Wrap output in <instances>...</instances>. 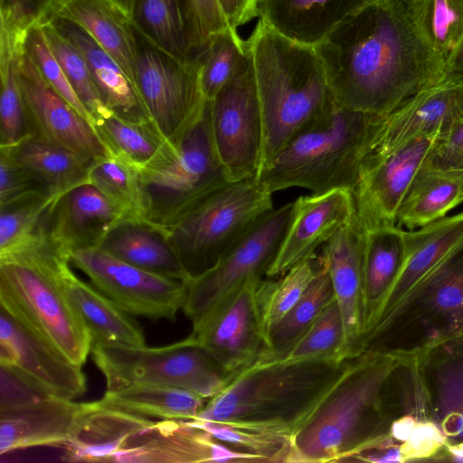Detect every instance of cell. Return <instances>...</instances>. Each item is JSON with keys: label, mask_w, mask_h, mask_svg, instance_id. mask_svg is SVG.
<instances>
[{"label": "cell", "mask_w": 463, "mask_h": 463, "mask_svg": "<svg viewBox=\"0 0 463 463\" xmlns=\"http://www.w3.org/2000/svg\"><path fill=\"white\" fill-rule=\"evenodd\" d=\"M99 247L143 269L189 282L165 232L144 220L121 222L110 231Z\"/></svg>", "instance_id": "obj_32"}, {"label": "cell", "mask_w": 463, "mask_h": 463, "mask_svg": "<svg viewBox=\"0 0 463 463\" xmlns=\"http://www.w3.org/2000/svg\"><path fill=\"white\" fill-rule=\"evenodd\" d=\"M378 0H256L255 14L299 43L316 46L340 23Z\"/></svg>", "instance_id": "obj_27"}, {"label": "cell", "mask_w": 463, "mask_h": 463, "mask_svg": "<svg viewBox=\"0 0 463 463\" xmlns=\"http://www.w3.org/2000/svg\"><path fill=\"white\" fill-rule=\"evenodd\" d=\"M364 231L355 216L322 246L319 254L328 270L339 307L348 358L355 356L364 333L363 257Z\"/></svg>", "instance_id": "obj_23"}, {"label": "cell", "mask_w": 463, "mask_h": 463, "mask_svg": "<svg viewBox=\"0 0 463 463\" xmlns=\"http://www.w3.org/2000/svg\"><path fill=\"white\" fill-rule=\"evenodd\" d=\"M263 279L247 282L219 304L192 335L233 379L265 354L260 286Z\"/></svg>", "instance_id": "obj_16"}, {"label": "cell", "mask_w": 463, "mask_h": 463, "mask_svg": "<svg viewBox=\"0 0 463 463\" xmlns=\"http://www.w3.org/2000/svg\"><path fill=\"white\" fill-rule=\"evenodd\" d=\"M230 28L237 30L255 14L256 0H216Z\"/></svg>", "instance_id": "obj_55"}, {"label": "cell", "mask_w": 463, "mask_h": 463, "mask_svg": "<svg viewBox=\"0 0 463 463\" xmlns=\"http://www.w3.org/2000/svg\"><path fill=\"white\" fill-rule=\"evenodd\" d=\"M322 260L319 254L298 263L278 279H263L260 286V307L267 342L272 329L301 298L317 276ZM267 351V350H266Z\"/></svg>", "instance_id": "obj_42"}, {"label": "cell", "mask_w": 463, "mask_h": 463, "mask_svg": "<svg viewBox=\"0 0 463 463\" xmlns=\"http://www.w3.org/2000/svg\"><path fill=\"white\" fill-rule=\"evenodd\" d=\"M438 137H419L388 152H362L352 194L364 232L396 225L401 204Z\"/></svg>", "instance_id": "obj_15"}, {"label": "cell", "mask_w": 463, "mask_h": 463, "mask_svg": "<svg viewBox=\"0 0 463 463\" xmlns=\"http://www.w3.org/2000/svg\"><path fill=\"white\" fill-rule=\"evenodd\" d=\"M461 118L463 82H440L377 116L363 151L388 152L419 137L439 136Z\"/></svg>", "instance_id": "obj_20"}, {"label": "cell", "mask_w": 463, "mask_h": 463, "mask_svg": "<svg viewBox=\"0 0 463 463\" xmlns=\"http://www.w3.org/2000/svg\"><path fill=\"white\" fill-rule=\"evenodd\" d=\"M293 202L263 214L217 261L188 282L183 310L193 328L244 284L263 279L286 233Z\"/></svg>", "instance_id": "obj_11"}, {"label": "cell", "mask_w": 463, "mask_h": 463, "mask_svg": "<svg viewBox=\"0 0 463 463\" xmlns=\"http://www.w3.org/2000/svg\"><path fill=\"white\" fill-rule=\"evenodd\" d=\"M411 5L422 34L446 65L463 40V0H411Z\"/></svg>", "instance_id": "obj_45"}, {"label": "cell", "mask_w": 463, "mask_h": 463, "mask_svg": "<svg viewBox=\"0 0 463 463\" xmlns=\"http://www.w3.org/2000/svg\"><path fill=\"white\" fill-rule=\"evenodd\" d=\"M272 209V194L250 176L216 191L163 232L190 281L213 268Z\"/></svg>", "instance_id": "obj_9"}, {"label": "cell", "mask_w": 463, "mask_h": 463, "mask_svg": "<svg viewBox=\"0 0 463 463\" xmlns=\"http://www.w3.org/2000/svg\"><path fill=\"white\" fill-rule=\"evenodd\" d=\"M132 25L165 54L181 61L197 60L185 0H136Z\"/></svg>", "instance_id": "obj_34"}, {"label": "cell", "mask_w": 463, "mask_h": 463, "mask_svg": "<svg viewBox=\"0 0 463 463\" xmlns=\"http://www.w3.org/2000/svg\"><path fill=\"white\" fill-rule=\"evenodd\" d=\"M152 420L149 418L83 402L68 440L62 446L67 462H111L126 440Z\"/></svg>", "instance_id": "obj_28"}, {"label": "cell", "mask_w": 463, "mask_h": 463, "mask_svg": "<svg viewBox=\"0 0 463 463\" xmlns=\"http://www.w3.org/2000/svg\"><path fill=\"white\" fill-rule=\"evenodd\" d=\"M420 169L463 173V118L436 138Z\"/></svg>", "instance_id": "obj_52"}, {"label": "cell", "mask_w": 463, "mask_h": 463, "mask_svg": "<svg viewBox=\"0 0 463 463\" xmlns=\"http://www.w3.org/2000/svg\"><path fill=\"white\" fill-rule=\"evenodd\" d=\"M189 11L194 48L199 57L210 39L229 28L216 0H185Z\"/></svg>", "instance_id": "obj_54"}, {"label": "cell", "mask_w": 463, "mask_h": 463, "mask_svg": "<svg viewBox=\"0 0 463 463\" xmlns=\"http://www.w3.org/2000/svg\"><path fill=\"white\" fill-rule=\"evenodd\" d=\"M247 43L263 123L261 169L335 99L315 46L292 41L260 20Z\"/></svg>", "instance_id": "obj_3"}, {"label": "cell", "mask_w": 463, "mask_h": 463, "mask_svg": "<svg viewBox=\"0 0 463 463\" xmlns=\"http://www.w3.org/2000/svg\"><path fill=\"white\" fill-rule=\"evenodd\" d=\"M115 7H117L125 16L132 23L136 0H107Z\"/></svg>", "instance_id": "obj_57"}, {"label": "cell", "mask_w": 463, "mask_h": 463, "mask_svg": "<svg viewBox=\"0 0 463 463\" xmlns=\"http://www.w3.org/2000/svg\"><path fill=\"white\" fill-rule=\"evenodd\" d=\"M52 395L15 368L0 364V410L27 406Z\"/></svg>", "instance_id": "obj_53"}, {"label": "cell", "mask_w": 463, "mask_h": 463, "mask_svg": "<svg viewBox=\"0 0 463 463\" xmlns=\"http://www.w3.org/2000/svg\"><path fill=\"white\" fill-rule=\"evenodd\" d=\"M405 239L406 254L402 269L370 326L397 305L443 258L463 243V212L432 222L418 231L405 232Z\"/></svg>", "instance_id": "obj_30"}, {"label": "cell", "mask_w": 463, "mask_h": 463, "mask_svg": "<svg viewBox=\"0 0 463 463\" xmlns=\"http://www.w3.org/2000/svg\"><path fill=\"white\" fill-rule=\"evenodd\" d=\"M83 402L49 396L33 404L0 410V454L39 446L62 447Z\"/></svg>", "instance_id": "obj_25"}, {"label": "cell", "mask_w": 463, "mask_h": 463, "mask_svg": "<svg viewBox=\"0 0 463 463\" xmlns=\"http://www.w3.org/2000/svg\"><path fill=\"white\" fill-rule=\"evenodd\" d=\"M345 335L335 298L322 311L299 339L277 360H345Z\"/></svg>", "instance_id": "obj_46"}, {"label": "cell", "mask_w": 463, "mask_h": 463, "mask_svg": "<svg viewBox=\"0 0 463 463\" xmlns=\"http://www.w3.org/2000/svg\"><path fill=\"white\" fill-rule=\"evenodd\" d=\"M59 197L42 195L0 206V255L49 235L52 212Z\"/></svg>", "instance_id": "obj_43"}, {"label": "cell", "mask_w": 463, "mask_h": 463, "mask_svg": "<svg viewBox=\"0 0 463 463\" xmlns=\"http://www.w3.org/2000/svg\"><path fill=\"white\" fill-rule=\"evenodd\" d=\"M218 441L258 457L261 462L288 463L290 437L231 422L190 420Z\"/></svg>", "instance_id": "obj_48"}, {"label": "cell", "mask_w": 463, "mask_h": 463, "mask_svg": "<svg viewBox=\"0 0 463 463\" xmlns=\"http://www.w3.org/2000/svg\"><path fill=\"white\" fill-rule=\"evenodd\" d=\"M92 125L109 151L137 169L154 164L172 146L150 119L128 120L108 109L94 117Z\"/></svg>", "instance_id": "obj_38"}, {"label": "cell", "mask_w": 463, "mask_h": 463, "mask_svg": "<svg viewBox=\"0 0 463 463\" xmlns=\"http://www.w3.org/2000/svg\"><path fill=\"white\" fill-rule=\"evenodd\" d=\"M334 299L331 279L322 260L317 276L301 298L269 333L267 351L258 362L282 357Z\"/></svg>", "instance_id": "obj_39"}, {"label": "cell", "mask_w": 463, "mask_h": 463, "mask_svg": "<svg viewBox=\"0 0 463 463\" xmlns=\"http://www.w3.org/2000/svg\"><path fill=\"white\" fill-rule=\"evenodd\" d=\"M441 82H463V40L446 63Z\"/></svg>", "instance_id": "obj_56"}, {"label": "cell", "mask_w": 463, "mask_h": 463, "mask_svg": "<svg viewBox=\"0 0 463 463\" xmlns=\"http://www.w3.org/2000/svg\"><path fill=\"white\" fill-rule=\"evenodd\" d=\"M121 463L261 462L218 441L190 420H152L132 434L111 458Z\"/></svg>", "instance_id": "obj_18"}, {"label": "cell", "mask_w": 463, "mask_h": 463, "mask_svg": "<svg viewBox=\"0 0 463 463\" xmlns=\"http://www.w3.org/2000/svg\"><path fill=\"white\" fill-rule=\"evenodd\" d=\"M70 261L99 290L131 315L174 321L186 300L188 283L123 261L100 247L76 249Z\"/></svg>", "instance_id": "obj_12"}, {"label": "cell", "mask_w": 463, "mask_h": 463, "mask_svg": "<svg viewBox=\"0 0 463 463\" xmlns=\"http://www.w3.org/2000/svg\"><path fill=\"white\" fill-rule=\"evenodd\" d=\"M463 335V243L425 274L360 340L356 354L417 361L445 341Z\"/></svg>", "instance_id": "obj_6"}, {"label": "cell", "mask_w": 463, "mask_h": 463, "mask_svg": "<svg viewBox=\"0 0 463 463\" xmlns=\"http://www.w3.org/2000/svg\"><path fill=\"white\" fill-rule=\"evenodd\" d=\"M405 254V232L397 225L364 232L363 257L364 327L363 335L372 324L385 296L397 278Z\"/></svg>", "instance_id": "obj_33"}, {"label": "cell", "mask_w": 463, "mask_h": 463, "mask_svg": "<svg viewBox=\"0 0 463 463\" xmlns=\"http://www.w3.org/2000/svg\"><path fill=\"white\" fill-rule=\"evenodd\" d=\"M346 361L257 362L208 400L194 420L237 423L290 437L339 377Z\"/></svg>", "instance_id": "obj_4"}, {"label": "cell", "mask_w": 463, "mask_h": 463, "mask_svg": "<svg viewBox=\"0 0 463 463\" xmlns=\"http://www.w3.org/2000/svg\"><path fill=\"white\" fill-rule=\"evenodd\" d=\"M335 101L386 115L441 82L444 62L422 34L411 0H378L315 46Z\"/></svg>", "instance_id": "obj_1"}, {"label": "cell", "mask_w": 463, "mask_h": 463, "mask_svg": "<svg viewBox=\"0 0 463 463\" xmlns=\"http://www.w3.org/2000/svg\"><path fill=\"white\" fill-rule=\"evenodd\" d=\"M48 194H54L41 177L19 165L8 150L0 148V206Z\"/></svg>", "instance_id": "obj_50"}, {"label": "cell", "mask_w": 463, "mask_h": 463, "mask_svg": "<svg viewBox=\"0 0 463 463\" xmlns=\"http://www.w3.org/2000/svg\"><path fill=\"white\" fill-rule=\"evenodd\" d=\"M377 116L335 101L260 169L259 182L271 194L291 187L307 189L311 194L335 189L353 192L362 151Z\"/></svg>", "instance_id": "obj_7"}, {"label": "cell", "mask_w": 463, "mask_h": 463, "mask_svg": "<svg viewBox=\"0 0 463 463\" xmlns=\"http://www.w3.org/2000/svg\"><path fill=\"white\" fill-rule=\"evenodd\" d=\"M48 44L76 94L92 118L109 109L94 81L80 52L57 29L47 17L41 24Z\"/></svg>", "instance_id": "obj_47"}, {"label": "cell", "mask_w": 463, "mask_h": 463, "mask_svg": "<svg viewBox=\"0 0 463 463\" xmlns=\"http://www.w3.org/2000/svg\"><path fill=\"white\" fill-rule=\"evenodd\" d=\"M398 358L363 354L345 366L290 436L288 463L351 462L392 447L383 391Z\"/></svg>", "instance_id": "obj_2"}, {"label": "cell", "mask_w": 463, "mask_h": 463, "mask_svg": "<svg viewBox=\"0 0 463 463\" xmlns=\"http://www.w3.org/2000/svg\"><path fill=\"white\" fill-rule=\"evenodd\" d=\"M198 60L202 92L210 101L248 65L250 52L247 41L229 27L210 39Z\"/></svg>", "instance_id": "obj_41"}, {"label": "cell", "mask_w": 463, "mask_h": 463, "mask_svg": "<svg viewBox=\"0 0 463 463\" xmlns=\"http://www.w3.org/2000/svg\"><path fill=\"white\" fill-rule=\"evenodd\" d=\"M354 218V197L348 189L297 198L288 229L266 277H279L315 256L319 247Z\"/></svg>", "instance_id": "obj_21"}, {"label": "cell", "mask_w": 463, "mask_h": 463, "mask_svg": "<svg viewBox=\"0 0 463 463\" xmlns=\"http://www.w3.org/2000/svg\"><path fill=\"white\" fill-rule=\"evenodd\" d=\"M148 46L139 52L138 94L150 120L174 143L197 121L207 103L200 84V62L177 61Z\"/></svg>", "instance_id": "obj_14"}, {"label": "cell", "mask_w": 463, "mask_h": 463, "mask_svg": "<svg viewBox=\"0 0 463 463\" xmlns=\"http://www.w3.org/2000/svg\"><path fill=\"white\" fill-rule=\"evenodd\" d=\"M208 400L175 387L134 383L117 391H106L95 402L104 408L161 420H192Z\"/></svg>", "instance_id": "obj_35"}, {"label": "cell", "mask_w": 463, "mask_h": 463, "mask_svg": "<svg viewBox=\"0 0 463 463\" xmlns=\"http://www.w3.org/2000/svg\"><path fill=\"white\" fill-rule=\"evenodd\" d=\"M216 153L232 182L258 176L262 163L263 123L252 58L209 101Z\"/></svg>", "instance_id": "obj_13"}, {"label": "cell", "mask_w": 463, "mask_h": 463, "mask_svg": "<svg viewBox=\"0 0 463 463\" xmlns=\"http://www.w3.org/2000/svg\"><path fill=\"white\" fill-rule=\"evenodd\" d=\"M50 18L84 57L107 107L125 119H150L130 80L114 59L80 26Z\"/></svg>", "instance_id": "obj_31"}, {"label": "cell", "mask_w": 463, "mask_h": 463, "mask_svg": "<svg viewBox=\"0 0 463 463\" xmlns=\"http://www.w3.org/2000/svg\"><path fill=\"white\" fill-rule=\"evenodd\" d=\"M89 179L130 218L144 220L138 169L131 163L109 151L91 162Z\"/></svg>", "instance_id": "obj_44"}, {"label": "cell", "mask_w": 463, "mask_h": 463, "mask_svg": "<svg viewBox=\"0 0 463 463\" xmlns=\"http://www.w3.org/2000/svg\"><path fill=\"white\" fill-rule=\"evenodd\" d=\"M68 259L49 235L0 255V307L81 366L92 340L58 278Z\"/></svg>", "instance_id": "obj_5"}, {"label": "cell", "mask_w": 463, "mask_h": 463, "mask_svg": "<svg viewBox=\"0 0 463 463\" xmlns=\"http://www.w3.org/2000/svg\"><path fill=\"white\" fill-rule=\"evenodd\" d=\"M417 364L431 420L445 439L440 461L463 462V335L433 346Z\"/></svg>", "instance_id": "obj_22"}, {"label": "cell", "mask_w": 463, "mask_h": 463, "mask_svg": "<svg viewBox=\"0 0 463 463\" xmlns=\"http://www.w3.org/2000/svg\"><path fill=\"white\" fill-rule=\"evenodd\" d=\"M48 17L82 28L119 65L138 94L140 48L131 21L117 7L107 0H56Z\"/></svg>", "instance_id": "obj_26"}, {"label": "cell", "mask_w": 463, "mask_h": 463, "mask_svg": "<svg viewBox=\"0 0 463 463\" xmlns=\"http://www.w3.org/2000/svg\"><path fill=\"white\" fill-rule=\"evenodd\" d=\"M25 44L0 31V147H13L33 137L16 69L17 52Z\"/></svg>", "instance_id": "obj_40"}, {"label": "cell", "mask_w": 463, "mask_h": 463, "mask_svg": "<svg viewBox=\"0 0 463 463\" xmlns=\"http://www.w3.org/2000/svg\"><path fill=\"white\" fill-rule=\"evenodd\" d=\"M0 364L15 368L52 395L73 400L87 389L81 366L0 307Z\"/></svg>", "instance_id": "obj_19"}, {"label": "cell", "mask_w": 463, "mask_h": 463, "mask_svg": "<svg viewBox=\"0 0 463 463\" xmlns=\"http://www.w3.org/2000/svg\"><path fill=\"white\" fill-rule=\"evenodd\" d=\"M56 0H0V29L26 40L29 32L47 18Z\"/></svg>", "instance_id": "obj_51"}, {"label": "cell", "mask_w": 463, "mask_h": 463, "mask_svg": "<svg viewBox=\"0 0 463 463\" xmlns=\"http://www.w3.org/2000/svg\"><path fill=\"white\" fill-rule=\"evenodd\" d=\"M92 359L106 380V391L134 383L175 387L206 400L233 380L191 334L160 347L91 344Z\"/></svg>", "instance_id": "obj_10"}, {"label": "cell", "mask_w": 463, "mask_h": 463, "mask_svg": "<svg viewBox=\"0 0 463 463\" xmlns=\"http://www.w3.org/2000/svg\"><path fill=\"white\" fill-rule=\"evenodd\" d=\"M132 219L93 184H81L61 195L52 212L49 236L70 252L99 247L110 231Z\"/></svg>", "instance_id": "obj_24"}, {"label": "cell", "mask_w": 463, "mask_h": 463, "mask_svg": "<svg viewBox=\"0 0 463 463\" xmlns=\"http://www.w3.org/2000/svg\"><path fill=\"white\" fill-rule=\"evenodd\" d=\"M8 150L13 158L24 167L36 174L57 195L87 183L91 162L66 147L44 142L31 137Z\"/></svg>", "instance_id": "obj_36"}, {"label": "cell", "mask_w": 463, "mask_h": 463, "mask_svg": "<svg viewBox=\"0 0 463 463\" xmlns=\"http://www.w3.org/2000/svg\"><path fill=\"white\" fill-rule=\"evenodd\" d=\"M26 48L51 87L91 124V118L52 53L40 24L29 32Z\"/></svg>", "instance_id": "obj_49"}, {"label": "cell", "mask_w": 463, "mask_h": 463, "mask_svg": "<svg viewBox=\"0 0 463 463\" xmlns=\"http://www.w3.org/2000/svg\"><path fill=\"white\" fill-rule=\"evenodd\" d=\"M63 260L58 269L59 280L71 305L86 326L92 343L131 346L146 345L138 324L129 314L95 286L79 279Z\"/></svg>", "instance_id": "obj_29"}, {"label": "cell", "mask_w": 463, "mask_h": 463, "mask_svg": "<svg viewBox=\"0 0 463 463\" xmlns=\"http://www.w3.org/2000/svg\"><path fill=\"white\" fill-rule=\"evenodd\" d=\"M144 220L162 231L232 183L213 140L209 101L202 116L154 164L138 169Z\"/></svg>", "instance_id": "obj_8"}, {"label": "cell", "mask_w": 463, "mask_h": 463, "mask_svg": "<svg viewBox=\"0 0 463 463\" xmlns=\"http://www.w3.org/2000/svg\"><path fill=\"white\" fill-rule=\"evenodd\" d=\"M16 69L33 137L92 160L109 152L94 126L46 81L26 44L17 52Z\"/></svg>", "instance_id": "obj_17"}, {"label": "cell", "mask_w": 463, "mask_h": 463, "mask_svg": "<svg viewBox=\"0 0 463 463\" xmlns=\"http://www.w3.org/2000/svg\"><path fill=\"white\" fill-rule=\"evenodd\" d=\"M463 202V173L420 169L398 212L396 225L409 230L445 217Z\"/></svg>", "instance_id": "obj_37"}]
</instances>
